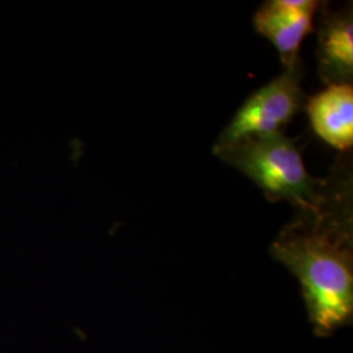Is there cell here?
<instances>
[{"label": "cell", "instance_id": "1", "mask_svg": "<svg viewBox=\"0 0 353 353\" xmlns=\"http://www.w3.org/2000/svg\"><path fill=\"white\" fill-rule=\"evenodd\" d=\"M328 192V191H327ZM330 195L314 210L297 211L270 252L297 278L316 336L328 338L352 323L353 234L350 203Z\"/></svg>", "mask_w": 353, "mask_h": 353}, {"label": "cell", "instance_id": "2", "mask_svg": "<svg viewBox=\"0 0 353 353\" xmlns=\"http://www.w3.org/2000/svg\"><path fill=\"white\" fill-rule=\"evenodd\" d=\"M216 156L249 176L271 202L285 201L305 211L327 196V183L307 173L294 141L281 131L241 140Z\"/></svg>", "mask_w": 353, "mask_h": 353}, {"label": "cell", "instance_id": "3", "mask_svg": "<svg viewBox=\"0 0 353 353\" xmlns=\"http://www.w3.org/2000/svg\"><path fill=\"white\" fill-rule=\"evenodd\" d=\"M303 101L300 67L284 70L242 103L214 147L217 154L241 140L280 132Z\"/></svg>", "mask_w": 353, "mask_h": 353}, {"label": "cell", "instance_id": "4", "mask_svg": "<svg viewBox=\"0 0 353 353\" xmlns=\"http://www.w3.org/2000/svg\"><path fill=\"white\" fill-rule=\"evenodd\" d=\"M316 0H271L254 14V28L278 49L284 70L299 65L303 38L313 30Z\"/></svg>", "mask_w": 353, "mask_h": 353}, {"label": "cell", "instance_id": "5", "mask_svg": "<svg viewBox=\"0 0 353 353\" xmlns=\"http://www.w3.org/2000/svg\"><path fill=\"white\" fill-rule=\"evenodd\" d=\"M307 114L316 135L339 151L353 144V87L330 84L307 103Z\"/></svg>", "mask_w": 353, "mask_h": 353}, {"label": "cell", "instance_id": "6", "mask_svg": "<svg viewBox=\"0 0 353 353\" xmlns=\"http://www.w3.org/2000/svg\"><path fill=\"white\" fill-rule=\"evenodd\" d=\"M318 64L325 83H351L353 76V20L351 7L323 19L318 37Z\"/></svg>", "mask_w": 353, "mask_h": 353}]
</instances>
